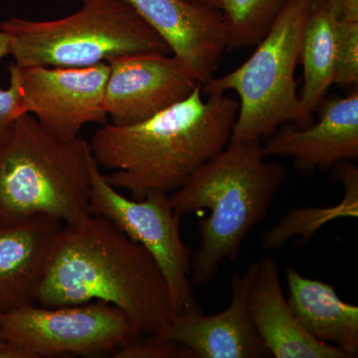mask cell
<instances>
[{
    "label": "cell",
    "instance_id": "14",
    "mask_svg": "<svg viewBox=\"0 0 358 358\" xmlns=\"http://www.w3.org/2000/svg\"><path fill=\"white\" fill-rule=\"evenodd\" d=\"M248 312L272 357L350 358L336 346L313 338L301 326L282 294L277 261L271 257L256 262Z\"/></svg>",
    "mask_w": 358,
    "mask_h": 358
},
{
    "label": "cell",
    "instance_id": "8",
    "mask_svg": "<svg viewBox=\"0 0 358 358\" xmlns=\"http://www.w3.org/2000/svg\"><path fill=\"white\" fill-rule=\"evenodd\" d=\"M91 176L90 214L108 219L154 257L166 277L174 317L201 310L188 280L192 252L182 241L181 217L174 212L169 194L155 192L141 200L127 199L108 182L96 159Z\"/></svg>",
    "mask_w": 358,
    "mask_h": 358
},
{
    "label": "cell",
    "instance_id": "6",
    "mask_svg": "<svg viewBox=\"0 0 358 358\" xmlns=\"http://www.w3.org/2000/svg\"><path fill=\"white\" fill-rule=\"evenodd\" d=\"M310 0H289L256 50L237 69L202 85L205 96L233 91L239 109L229 143L263 141L282 124L307 128L294 78Z\"/></svg>",
    "mask_w": 358,
    "mask_h": 358
},
{
    "label": "cell",
    "instance_id": "19",
    "mask_svg": "<svg viewBox=\"0 0 358 358\" xmlns=\"http://www.w3.org/2000/svg\"><path fill=\"white\" fill-rule=\"evenodd\" d=\"M334 84L355 88L358 84V21L338 20Z\"/></svg>",
    "mask_w": 358,
    "mask_h": 358
},
{
    "label": "cell",
    "instance_id": "13",
    "mask_svg": "<svg viewBox=\"0 0 358 358\" xmlns=\"http://www.w3.org/2000/svg\"><path fill=\"white\" fill-rule=\"evenodd\" d=\"M77 1V0H68ZM166 41L199 84L213 79L227 50L222 14L190 0H124Z\"/></svg>",
    "mask_w": 358,
    "mask_h": 358
},
{
    "label": "cell",
    "instance_id": "7",
    "mask_svg": "<svg viewBox=\"0 0 358 358\" xmlns=\"http://www.w3.org/2000/svg\"><path fill=\"white\" fill-rule=\"evenodd\" d=\"M0 331L22 358L102 357L141 338L122 310L102 301L25 306L0 315Z\"/></svg>",
    "mask_w": 358,
    "mask_h": 358
},
{
    "label": "cell",
    "instance_id": "1",
    "mask_svg": "<svg viewBox=\"0 0 358 358\" xmlns=\"http://www.w3.org/2000/svg\"><path fill=\"white\" fill-rule=\"evenodd\" d=\"M95 301L119 308L141 336H159L174 317L166 279L154 257L108 219L91 215L59 232L37 303L57 308Z\"/></svg>",
    "mask_w": 358,
    "mask_h": 358
},
{
    "label": "cell",
    "instance_id": "4",
    "mask_svg": "<svg viewBox=\"0 0 358 358\" xmlns=\"http://www.w3.org/2000/svg\"><path fill=\"white\" fill-rule=\"evenodd\" d=\"M94 160L83 138H59L32 115H21L0 147V228L35 216L83 223L91 216Z\"/></svg>",
    "mask_w": 358,
    "mask_h": 358
},
{
    "label": "cell",
    "instance_id": "25",
    "mask_svg": "<svg viewBox=\"0 0 358 358\" xmlns=\"http://www.w3.org/2000/svg\"><path fill=\"white\" fill-rule=\"evenodd\" d=\"M190 1L220 10L221 1H222V0H190Z\"/></svg>",
    "mask_w": 358,
    "mask_h": 358
},
{
    "label": "cell",
    "instance_id": "5",
    "mask_svg": "<svg viewBox=\"0 0 358 358\" xmlns=\"http://www.w3.org/2000/svg\"><path fill=\"white\" fill-rule=\"evenodd\" d=\"M56 20L11 17L0 23L18 66L85 68L134 54H171L164 39L124 0H80Z\"/></svg>",
    "mask_w": 358,
    "mask_h": 358
},
{
    "label": "cell",
    "instance_id": "3",
    "mask_svg": "<svg viewBox=\"0 0 358 358\" xmlns=\"http://www.w3.org/2000/svg\"><path fill=\"white\" fill-rule=\"evenodd\" d=\"M266 157L262 141L228 143L169 194L179 217L210 210L199 222L201 242L192 256L196 286L212 281L224 261L236 262L245 238L267 217L287 171Z\"/></svg>",
    "mask_w": 358,
    "mask_h": 358
},
{
    "label": "cell",
    "instance_id": "23",
    "mask_svg": "<svg viewBox=\"0 0 358 358\" xmlns=\"http://www.w3.org/2000/svg\"><path fill=\"white\" fill-rule=\"evenodd\" d=\"M0 358H22L21 353L16 348L9 345L0 331Z\"/></svg>",
    "mask_w": 358,
    "mask_h": 358
},
{
    "label": "cell",
    "instance_id": "22",
    "mask_svg": "<svg viewBox=\"0 0 358 358\" xmlns=\"http://www.w3.org/2000/svg\"><path fill=\"white\" fill-rule=\"evenodd\" d=\"M338 20L358 21V0H326Z\"/></svg>",
    "mask_w": 358,
    "mask_h": 358
},
{
    "label": "cell",
    "instance_id": "11",
    "mask_svg": "<svg viewBox=\"0 0 358 358\" xmlns=\"http://www.w3.org/2000/svg\"><path fill=\"white\" fill-rule=\"evenodd\" d=\"M256 262L244 275L233 274L229 307L216 315L199 312L176 315L157 341H174L185 346L196 358H266L271 357L248 312L250 287Z\"/></svg>",
    "mask_w": 358,
    "mask_h": 358
},
{
    "label": "cell",
    "instance_id": "9",
    "mask_svg": "<svg viewBox=\"0 0 358 358\" xmlns=\"http://www.w3.org/2000/svg\"><path fill=\"white\" fill-rule=\"evenodd\" d=\"M17 78L26 113L49 133L65 140L77 138L85 124H103L108 63L85 68L9 67Z\"/></svg>",
    "mask_w": 358,
    "mask_h": 358
},
{
    "label": "cell",
    "instance_id": "20",
    "mask_svg": "<svg viewBox=\"0 0 358 358\" xmlns=\"http://www.w3.org/2000/svg\"><path fill=\"white\" fill-rule=\"evenodd\" d=\"M115 358H194L185 346L174 341H157L150 336H141L117 348Z\"/></svg>",
    "mask_w": 358,
    "mask_h": 358
},
{
    "label": "cell",
    "instance_id": "21",
    "mask_svg": "<svg viewBox=\"0 0 358 358\" xmlns=\"http://www.w3.org/2000/svg\"><path fill=\"white\" fill-rule=\"evenodd\" d=\"M8 88L0 89V147L6 143L13 131L14 124L26 113L17 78L13 71Z\"/></svg>",
    "mask_w": 358,
    "mask_h": 358
},
{
    "label": "cell",
    "instance_id": "18",
    "mask_svg": "<svg viewBox=\"0 0 358 358\" xmlns=\"http://www.w3.org/2000/svg\"><path fill=\"white\" fill-rule=\"evenodd\" d=\"M289 0H222L227 50L256 46Z\"/></svg>",
    "mask_w": 358,
    "mask_h": 358
},
{
    "label": "cell",
    "instance_id": "15",
    "mask_svg": "<svg viewBox=\"0 0 358 358\" xmlns=\"http://www.w3.org/2000/svg\"><path fill=\"white\" fill-rule=\"evenodd\" d=\"M64 224L35 216L0 228V315L37 303L47 264Z\"/></svg>",
    "mask_w": 358,
    "mask_h": 358
},
{
    "label": "cell",
    "instance_id": "12",
    "mask_svg": "<svg viewBox=\"0 0 358 358\" xmlns=\"http://www.w3.org/2000/svg\"><path fill=\"white\" fill-rule=\"evenodd\" d=\"M319 121L307 128L282 124L266 138L265 154L292 157L303 174L326 171L339 162L358 159V88L348 96L322 99Z\"/></svg>",
    "mask_w": 358,
    "mask_h": 358
},
{
    "label": "cell",
    "instance_id": "17",
    "mask_svg": "<svg viewBox=\"0 0 358 358\" xmlns=\"http://www.w3.org/2000/svg\"><path fill=\"white\" fill-rule=\"evenodd\" d=\"M338 23L326 0H310L301 44L303 84L300 100L306 114L312 117L334 84Z\"/></svg>",
    "mask_w": 358,
    "mask_h": 358
},
{
    "label": "cell",
    "instance_id": "10",
    "mask_svg": "<svg viewBox=\"0 0 358 358\" xmlns=\"http://www.w3.org/2000/svg\"><path fill=\"white\" fill-rule=\"evenodd\" d=\"M108 64L103 109L115 126L145 121L201 85L180 59L169 54H134Z\"/></svg>",
    "mask_w": 358,
    "mask_h": 358
},
{
    "label": "cell",
    "instance_id": "2",
    "mask_svg": "<svg viewBox=\"0 0 358 358\" xmlns=\"http://www.w3.org/2000/svg\"><path fill=\"white\" fill-rule=\"evenodd\" d=\"M199 85L185 100L131 126L102 124L90 147L115 188L141 200L150 192L171 194L229 143L239 103L226 94L204 98Z\"/></svg>",
    "mask_w": 358,
    "mask_h": 358
},
{
    "label": "cell",
    "instance_id": "24",
    "mask_svg": "<svg viewBox=\"0 0 358 358\" xmlns=\"http://www.w3.org/2000/svg\"><path fill=\"white\" fill-rule=\"evenodd\" d=\"M10 51V39L6 32L0 29V59L9 55Z\"/></svg>",
    "mask_w": 358,
    "mask_h": 358
},
{
    "label": "cell",
    "instance_id": "16",
    "mask_svg": "<svg viewBox=\"0 0 358 358\" xmlns=\"http://www.w3.org/2000/svg\"><path fill=\"white\" fill-rule=\"evenodd\" d=\"M288 303L310 336L336 346L350 358L358 355V307L345 303L327 282L308 279L286 268Z\"/></svg>",
    "mask_w": 358,
    "mask_h": 358
}]
</instances>
